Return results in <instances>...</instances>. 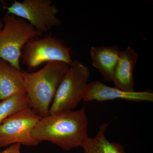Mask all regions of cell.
Masks as SVG:
<instances>
[{
    "label": "cell",
    "mask_w": 153,
    "mask_h": 153,
    "mask_svg": "<svg viewBox=\"0 0 153 153\" xmlns=\"http://www.w3.org/2000/svg\"><path fill=\"white\" fill-rule=\"evenodd\" d=\"M88 120L85 107L42 117L32 136L38 141H46L63 150L82 147L88 138Z\"/></svg>",
    "instance_id": "obj_1"
},
{
    "label": "cell",
    "mask_w": 153,
    "mask_h": 153,
    "mask_svg": "<svg viewBox=\"0 0 153 153\" xmlns=\"http://www.w3.org/2000/svg\"><path fill=\"white\" fill-rule=\"evenodd\" d=\"M69 66L63 62L51 61L35 72L22 71L31 108L41 117L49 115L57 88Z\"/></svg>",
    "instance_id": "obj_2"
},
{
    "label": "cell",
    "mask_w": 153,
    "mask_h": 153,
    "mask_svg": "<svg viewBox=\"0 0 153 153\" xmlns=\"http://www.w3.org/2000/svg\"><path fill=\"white\" fill-rule=\"evenodd\" d=\"M3 21V27L0 31V58L21 69L20 60L23 48L43 33L25 19L7 13Z\"/></svg>",
    "instance_id": "obj_3"
},
{
    "label": "cell",
    "mask_w": 153,
    "mask_h": 153,
    "mask_svg": "<svg viewBox=\"0 0 153 153\" xmlns=\"http://www.w3.org/2000/svg\"><path fill=\"white\" fill-rule=\"evenodd\" d=\"M90 74L87 66L73 60L57 88L49 115L73 111L82 100Z\"/></svg>",
    "instance_id": "obj_4"
},
{
    "label": "cell",
    "mask_w": 153,
    "mask_h": 153,
    "mask_svg": "<svg viewBox=\"0 0 153 153\" xmlns=\"http://www.w3.org/2000/svg\"><path fill=\"white\" fill-rule=\"evenodd\" d=\"M22 61L30 71L36 70L44 63L60 61L70 65V49L63 41L47 36L32 39L22 50Z\"/></svg>",
    "instance_id": "obj_5"
},
{
    "label": "cell",
    "mask_w": 153,
    "mask_h": 153,
    "mask_svg": "<svg viewBox=\"0 0 153 153\" xmlns=\"http://www.w3.org/2000/svg\"><path fill=\"white\" fill-rule=\"evenodd\" d=\"M41 118L27 108L6 118L0 124V146L16 143L28 146L39 145L40 142L33 137L32 132Z\"/></svg>",
    "instance_id": "obj_6"
},
{
    "label": "cell",
    "mask_w": 153,
    "mask_h": 153,
    "mask_svg": "<svg viewBox=\"0 0 153 153\" xmlns=\"http://www.w3.org/2000/svg\"><path fill=\"white\" fill-rule=\"evenodd\" d=\"M6 9L7 13L25 19L42 33L62 24L57 17L58 9L51 0H14Z\"/></svg>",
    "instance_id": "obj_7"
},
{
    "label": "cell",
    "mask_w": 153,
    "mask_h": 153,
    "mask_svg": "<svg viewBox=\"0 0 153 153\" xmlns=\"http://www.w3.org/2000/svg\"><path fill=\"white\" fill-rule=\"evenodd\" d=\"M120 99L129 101H153V93L150 91H126L105 85L98 80L88 83L82 100L102 102Z\"/></svg>",
    "instance_id": "obj_8"
},
{
    "label": "cell",
    "mask_w": 153,
    "mask_h": 153,
    "mask_svg": "<svg viewBox=\"0 0 153 153\" xmlns=\"http://www.w3.org/2000/svg\"><path fill=\"white\" fill-rule=\"evenodd\" d=\"M138 55L131 47L121 51L113 76L115 87L126 91H134L133 72Z\"/></svg>",
    "instance_id": "obj_9"
},
{
    "label": "cell",
    "mask_w": 153,
    "mask_h": 153,
    "mask_svg": "<svg viewBox=\"0 0 153 153\" xmlns=\"http://www.w3.org/2000/svg\"><path fill=\"white\" fill-rule=\"evenodd\" d=\"M121 51L117 46L91 47L92 65L100 72L105 80L112 81L115 68Z\"/></svg>",
    "instance_id": "obj_10"
},
{
    "label": "cell",
    "mask_w": 153,
    "mask_h": 153,
    "mask_svg": "<svg viewBox=\"0 0 153 153\" xmlns=\"http://www.w3.org/2000/svg\"><path fill=\"white\" fill-rule=\"evenodd\" d=\"M26 91L22 70L0 58V101Z\"/></svg>",
    "instance_id": "obj_11"
},
{
    "label": "cell",
    "mask_w": 153,
    "mask_h": 153,
    "mask_svg": "<svg viewBox=\"0 0 153 153\" xmlns=\"http://www.w3.org/2000/svg\"><path fill=\"white\" fill-rule=\"evenodd\" d=\"M109 124H102L95 137H88L81 147L84 153H126L121 144L110 141L106 138L105 131Z\"/></svg>",
    "instance_id": "obj_12"
},
{
    "label": "cell",
    "mask_w": 153,
    "mask_h": 153,
    "mask_svg": "<svg viewBox=\"0 0 153 153\" xmlns=\"http://www.w3.org/2000/svg\"><path fill=\"white\" fill-rule=\"evenodd\" d=\"M27 108H31L26 91L19 92L0 101V124L6 118Z\"/></svg>",
    "instance_id": "obj_13"
},
{
    "label": "cell",
    "mask_w": 153,
    "mask_h": 153,
    "mask_svg": "<svg viewBox=\"0 0 153 153\" xmlns=\"http://www.w3.org/2000/svg\"><path fill=\"white\" fill-rule=\"evenodd\" d=\"M21 144L16 143L10 145V146L0 153H21Z\"/></svg>",
    "instance_id": "obj_14"
},
{
    "label": "cell",
    "mask_w": 153,
    "mask_h": 153,
    "mask_svg": "<svg viewBox=\"0 0 153 153\" xmlns=\"http://www.w3.org/2000/svg\"><path fill=\"white\" fill-rule=\"evenodd\" d=\"M3 27V22L0 20V31L1 30Z\"/></svg>",
    "instance_id": "obj_15"
},
{
    "label": "cell",
    "mask_w": 153,
    "mask_h": 153,
    "mask_svg": "<svg viewBox=\"0 0 153 153\" xmlns=\"http://www.w3.org/2000/svg\"><path fill=\"white\" fill-rule=\"evenodd\" d=\"M2 9V6L0 4V12L1 11Z\"/></svg>",
    "instance_id": "obj_16"
}]
</instances>
